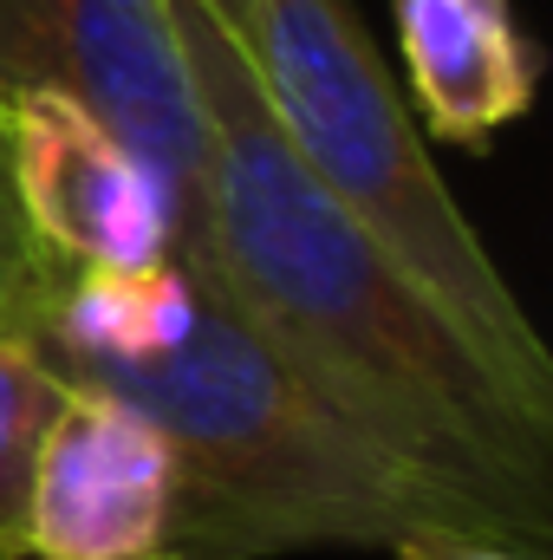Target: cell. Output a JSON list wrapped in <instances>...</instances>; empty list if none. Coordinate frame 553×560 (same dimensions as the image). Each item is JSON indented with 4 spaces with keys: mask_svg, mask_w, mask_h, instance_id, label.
Instances as JSON below:
<instances>
[{
    "mask_svg": "<svg viewBox=\"0 0 553 560\" xmlns=\"http://www.w3.org/2000/svg\"><path fill=\"white\" fill-rule=\"evenodd\" d=\"M202 98V196L176 248L416 476L489 528L553 548V398L521 392L423 280L306 170L248 52L202 0H169Z\"/></svg>",
    "mask_w": 553,
    "mask_h": 560,
    "instance_id": "1",
    "label": "cell"
},
{
    "mask_svg": "<svg viewBox=\"0 0 553 560\" xmlns=\"http://www.w3.org/2000/svg\"><path fill=\"white\" fill-rule=\"evenodd\" d=\"M26 352L52 378L105 392L163 430L176 456L169 560L391 548L423 522L489 528L345 418L183 255L138 268L59 261Z\"/></svg>",
    "mask_w": 553,
    "mask_h": 560,
    "instance_id": "2",
    "label": "cell"
},
{
    "mask_svg": "<svg viewBox=\"0 0 553 560\" xmlns=\"http://www.w3.org/2000/svg\"><path fill=\"white\" fill-rule=\"evenodd\" d=\"M235 46L248 52V72L306 170L436 293V306L521 392L553 398V359L528 306L436 176L430 143L352 0H248Z\"/></svg>",
    "mask_w": 553,
    "mask_h": 560,
    "instance_id": "3",
    "label": "cell"
},
{
    "mask_svg": "<svg viewBox=\"0 0 553 560\" xmlns=\"http://www.w3.org/2000/svg\"><path fill=\"white\" fill-rule=\"evenodd\" d=\"M66 98L169 183L183 235L202 196V98L169 0H0V98Z\"/></svg>",
    "mask_w": 553,
    "mask_h": 560,
    "instance_id": "4",
    "label": "cell"
},
{
    "mask_svg": "<svg viewBox=\"0 0 553 560\" xmlns=\"http://www.w3.org/2000/svg\"><path fill=\"white\" fill-rule=\"evenodd\" d=\"M176 541V456L131 405L66 385L33 443L20 535L33 560H169Z\"/></svg>",
    "mask_w": 553,
    "mask_h": 560,
    "instance_id": "5",
    "label": "cell"
},
{
    "mask_svg": "<svg viewBox=\"0 0 553 560\" xmlns=\"http://www.w3.org/2000/svg\"><path fill=\"white\" fill-rule=\"evenodd\" d=\"M13 105V176L39 242L72 268H138L176 255L183 209L169 183L118 131L66 98Z\"/></svg>",
    "mask_w": 553,
    "mask_h": 560,
    "instance_id": "6",
    "label": "cell"
},
{
    "mask_svg": "<svg viewBox=\"0 0 553 560\" xmlns=\"http://www.w3.org/2000/svg\"><path fill=\"white\" fill-rule=\"evenodd\" d=\"M416 131L482 150L528 118L541 85V52L508 0H391Z\"/></svg>",
    "mask_w": 553,
    "mask_h": 560,
    "instance_id": "7",
    "label": "cell"
},
{
    "mask_svg": "<svg viewBox=\"0 0 553 560\" xmlns=\"http://www.w3.org/2000/svg\"><path fill=\"white\" fill-rule=\"evenodd\" d=\"M59 398H66V378H52L20 339H0V548H13V535H20L33 443H39L46 418L59 411Z\"/></svg>",
    "mask_w": 553,
    "mask_h": 560,
    "instance_id": "8",
    "label": "cell"
},
{
    "mask_svg": "<svg viewBox=\"0 0 553 560\" xmlns=\"http://www.w3.org/2000/svg\"><path fill=\"white\" fill-rule=\"evenodd\" d=\"M59 275V255L39 242L26 202H20V176H13V105L0 98V339L26 346V326L39 319V300Z\"/></svg>",
    "mask_w": 553,
    "mask_h": 560,
    "instance_id": "9",
    "label": "cell"
},
{
    "mask_svg": "<svg viewBox=\"0 0 553 560\" xmlns=\"http://www.w3.org/2000/svg\"><path fill=\"white\" fill-rule=\"evenodd\" d=\"M385 555H391V560H553V548L521 541V535H495V528L423 522V528H404Z\"/></svg>",
    "mask_w": 553,
    "mask_h": 560,
    "instance_id": "10",
    "label": "cell"
},
{
    "mask_svg": "<svg viewBox=\"0 0 553 560\" xmlns=\"http://www.w3.org/2000/svg\"><path fill=\"white\" fill-rule=\"evenodd\" d=\"M202 7H209V13H215V20H222L228 33H235V26L248 20V0H202Z\"/></svg>",
    "mask_w": 553,
    "mask_h": 560,
    "instance_id": "11",
    "label": "cell"
},
{
    "mask_svg": "<svg viewBox=\"0 0 553 560\" xmlns=\"http://www.w3.org/2000/svg\"><path fill=\"white\" fill-rule=\"evenodd\" d=\"M0 560H33V555H20V548H0Z\"/></svg>",
    "mask_w": 553,
    "mask_h": 560,
    "instance_id": "12",
    "label": "cell"
}]
</instances>
